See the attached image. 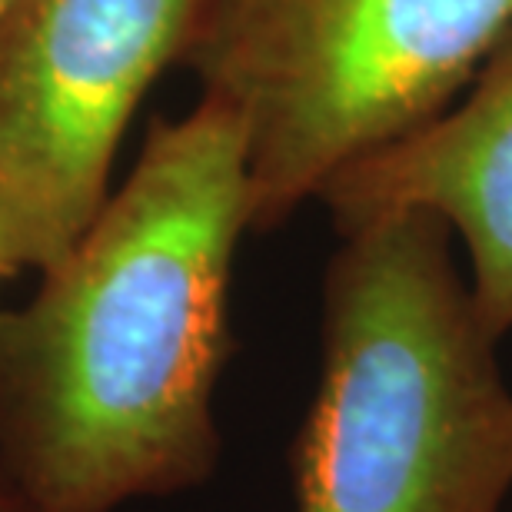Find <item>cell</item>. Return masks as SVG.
Instances as JSON below:
<instances>
[{
	"mask_svg": "<svg viewBox=\"0 0 512 512\" xmlns=\"http://www.w3.org/2000/svg\"><path fill=\"white\" fill-rule=\"evenodd\" d=\"M247 143L217 100L153 124L84 237L0 310V459L47 512H114L217 469Z\"/></svg>",
	"mask_w": 512,
	"mask_h": 512,
	"instance_id": "obj_1",
	"label": "cell"
},
{
	"mask_svg": "<svg viewBox=\"0 0 512 512\" xmlns=\"http://www.w3.org/2000/svg\"><path fill=\"white\" fill-rule=\"evenodd\" d=\"M323 366L293 449L300 512H499L512 393L436 213L340 230Z\"/></svg>",
	"mask_w": 512,
	"mask_h": 512,
	"instance_id": "obj_2",
	"label": "cell"
},
{
	"mask_svg": "<svg viewBox=\"0 0 512 512\" xmlns=\"http://www.w3.org/2000/svg\"><path fill=\"white\" fill-rule=\"evenodd\" d=\"M512 34V0H207L187 54L247 143L250 227L453 107Z\"/></svg>",
	"mask_w": 512,
	"mask_h": 512,
	"instance_id": "obj_3",
	"label": "cell"
},
{
	"mask_svg": "<svg viewBox=\"0 0 512 512\" xmlns=\"http://www.w3.org/2000/svg\"><path fill=\"white\" fill-rule=\"evenodd\" d=\"M207 0H17L0 24V260L47 273L110 197L143 97Z\"/></svg>",
	"mask_w": 512,
	"mask_h": 512,
	"instance_id": "obj_4",
	"label": "cell"
},
{
	"mask_svg": "<svg viewBox=\"0 0 512 512\" xmlns=\"http://www.w3.org/2000/svg\"><path fill=\"white\" fill-rule=\"evenodd\" d=\"M320 200L336 230L403 210L436 213L466 243L479 320L496 340L512 330V34L459 104L336 173Z\"/></svg>",
	"mask_w": 512,
	"mask_h": 512,
	"instance_id": "obj_5",
	"label": "cell"
},
{
	"mask_svg": "<svg viewBox=\"0 0 512 512\" xmlns=\"http://www.w3.org/2000/svg\"><path fill=\"white\" fill-rule=\"evenodd\" d=\"M0 512H47L24 486L17 483V476L10 473L4 459H0Z\"/></svg>",
	"mask_w": 512,
	"mask_h": 512,
	"instance_id": "obj_6",
	"label": "cell"
},
{
	"mask_svg": "<svg viewBox=\"0 0 512 512\" xmlns=\"http://www.w3.org/2000/svg\"><path fill=\"white\" fill-rule=\"evenodd\" d=\"M14 4H17V0H0V24L7 20V14L14 10Z\"/></svg>",
	"mask_w": 512,
	"mask_h": 512,
	"instance_id": "obj_7",
	"label": "cell"
},
{
	"mask_svg": "<svg viewBox=\"0 0 512 512\" xmlns=\"http://www.w3.org/2000/svg\"><path fill=\"white\" fill-rule=\"evenodd\" d=\"M4 273H7V270H4V260H0V276H4Z\"/></svg>",
	"mask_w": 512,
	"mask_h": 512,
	"instance_id": "obj_8",
	"label": "cell"
}]
</instances>
